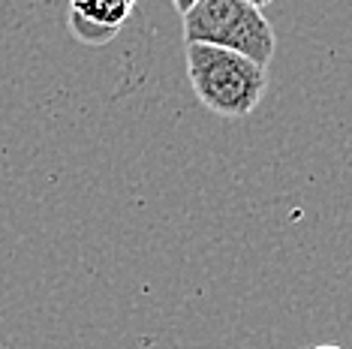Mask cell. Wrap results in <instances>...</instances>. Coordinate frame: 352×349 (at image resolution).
<instances>
[{
    "mask_svg": "<svg viewBox=\"0 0 352 349\" xmlns=\"http://www.w3.org/2000/svg\"><path fill=\"white\" fill-rule=\"evenodd\" d=\"M187 78L196 100L220 117L253 115L268 91V67L208 43H187Z\"/></svg>",
    "mask_w": 352,
    "mask_h": 349,
    "instance_id": "obj_1",
    "label": "cell"
},
{
    "mask_svg": "<svg viewBox=\"0 0 352 349\" xmlns=\"http://www.w3.org/2000/svg\"><path fill=\"white\" fill-rule=\"evenodd\" d=\"M184 19V43H208L238 52L262 67L274 58L277 39L262 6L250 0H196Z\"/></svg>",
    "mask_w": 352,
    "mask_h": 349,
    "instance_id": "obj_2",
    "label": "cell"
},
{
    "mask_svg": "<svg viewBox=\"0 0 352 349\" xmlns=\"http://www.w3.org/2000/svg\"><path fill=\"white\" fill-rule=\"evenodd\" d=\"M135 0H69V30L87 45L109 43L133 15Z\"/></svg>",
    "mask_w": 352,
    "mask_h": 349,
    "instance_id": "obj_3",
    "label": "cell"
},
{
    "mask_svg": "<svg viewBox=\"0 0 352 349\" xmlns=\"http://www.w3.org/2000/svg\"><path fill=\"white\" fill-rule=\"evenodd\" d=\"M172 3H175V10H178V12L184 15V12H187V10H190V6H193V3H196V0H172Z\"/></svg>",
    "mask_w": 352,
    "mask_h": 349,
    "instance_id": "obj_4",
    "label": "cell"
},
{
    "mask_svg": "<svg viewBox=\"0 0 352 349\" xmlns=\"http://www.w3.org/2000/svg\"><path fill=\"white\" fill-rule=\"evenodd\" d=\"M314 349H343V346H338V344H322V346H314Z\"/></svg>",
    "mask_w": 352,
    "mask_h": 349,
    "instance_id": "obj_5",
    "label": "cell"
},
{
    "mask_svg": "<svg viewBox=\"0 0 352 349\" xmlns=\"http://www.w3.org/2000/svg\"><path fill=\"white\" fill-rule=\"evenodd\" d=\"M250 3H256V6H262V10H265V6L271 3V0H250Z\"/></svg>",
    "mask_w": 352,
    "mask_h": 349,
    "instance_id": "obj_6",
    "label": "cell"
}]
</instances>
